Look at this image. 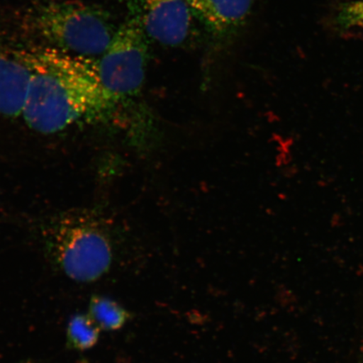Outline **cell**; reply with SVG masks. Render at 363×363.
<instances>
[{"instance_id": "2", "label": "cell", "mask_w": 363, "mask_h": 363, "mask_svg": "<svg viewBox=\"0 0 363 363\" xmlns=\"http://www.w3.org/2000/svg\"><path fill=\"white\" fill-rule=\"evenodd\" d=\"M30 26L53 48L77 57L101 56L117 28L101 8L74 0L39 4L30 13Z\"/></svg>"}, {"instance_id": "1", "label": "cell", "mask_w": 363, "mask_h": 363, "mask_svg": "<svg viewBox=\"0 0 363 363\" xmlns=\"http://www.w3.org/2000/svg\"><path fill=\"white\" fill-rule=\"evenodd\" d=\"M24 52L31 79L22 117L30 128L57 134L115 113L118 104L103 88L97 62L53 48Z\"/></svg>"}, {"instance_id": "6", "label": "cell", "mask_w": 363, "mask_h": 363, "mask_svg": "<svg viewBox=\"0 0 363 363\" xmlns=\"http://www.w3.org/2000/svg\"><path fill=\"white\" fill-rule=\"evenodd\" d=\"M195 20L213 38H234L249 19L254 0H187Z\"/></svg>"}, {"instance_id": "3", "label": "cell", "mask_w": 363, "mask_h": 363, "mask_svg": "<svg viewBox=\"0 0 363 363\" xmlns=\"http://www.w3.org/2000/svg\"><path fill=\"white\" fill-rule=\"evenodd\" d=\"M49 249L58 269L76 282H94L113 264L111 240L101 224L89 215L58 220L51 228Z\"/></svg>"}, {"instance_id": "9", "label": "cell", "mask_w": 363, "mask_h": 363, "mask_svg": "<svg viewBox=\"0 0 363 363\" xmlns=\"http://www.w3.org/2000/svg\"><path fill=\"white\" fill-rule=\"evenodd\" d=\"M101 331L89 315H75L68 322L67 347L76 351L89 350L98 343Z\"/></svg>"}, {"instance_id": "4", "label": "cell", "mask_w": 363, "mask_h": 363, "mask_svg": "<svg viewBox=\"0 0 363 363\" xmlns=\"http://www.w3.org/2000/svg\"><path fill=\"white\" fill-rule=\"evenodd\" d=\"M149 43L138 21L131 17L120 27L97 62L104 90L117 104L142 92L148 62Z\"/></svg>"}, {"instance_id": "10", "label": "cell", "mask_w": 363, "mask_h": 363, "mask_svg": "<svg viewBox=\"0 0 363 363\" xmlns=\"http://www.w3.org/2000/svg\"><path fill=\"white\" fill-rule=\"evenodd\" d=\"M329 22L330 29L337 33L363 30V0L339 3L331 12Z\"/></svg>"}, {"instance_id": "5", "label": "cell", "mask_w": 363, "mask_h": 363, "mask_svg": "<svg viewBox=\"0 0 363 363\" xmlns=\"http://www.w3.org/2000/svg\"><path fill=\"white\" fill-rule=\"evenodd\" d=\"M133 18L150 40L169 48L188 42L195 20L187 0H135Z\"/></svg>"}, {"instance_id": "8", "label": "cell", "mask_w": 363, "mask_h": 363, "mask_svg": "<svg viewBox=\"0 0 363 363\" xmlns=\"http://www.w3.org/2000/svg\"><path fill=\"white\" fill-rule=\"evenodd\" d=\"M88 315L99 329L106 331L121 330L131 318L119 303L101 295L91 297Z\"/></svg>"}, {"instance_id": "7", "label": "cell", "mask_w": 363, "mask_h": 363, "mask_svg": "<svg viewBox=\"0 0 363 363\" xmlns=\"http://www.w3.org/2000/svg\"><path fill=\"white\" fill-rule=\"evenodd\" d=\"M30 79L24 51L0 48V115L11 119L22 116Z\"/></svg>"}]
</instances>
